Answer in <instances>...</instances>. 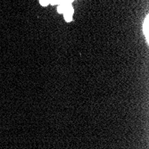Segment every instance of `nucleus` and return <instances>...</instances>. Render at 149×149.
<instances>
[{
  "label": "nucleus",
  "mask_w": 149,
  "mask_h": 149,
  "mask_svg": "<svg viewBox=\"0 0 149 149\" xmlns=\"http://www.w3.org/2000/svg\"><path fill=\"white\" fill-rule=\"evenodd\" d=\"M144 28H145L144 33H145V35H146V40H148V16H146V20H145Z\"/></svg>",
  "instance_id": "obj_4"
},
{
  "label": "nucleus",
  "mask_w": 149,
  "mask_h": 149,
  "mask_svg": "<svg viewBox=\"0 0 149 149\" xmlns=\"http://www.w3.org/2000/svg\"><path fill=\"white\" fill-rule=\"evenodd\" d=\"M70 6H72V5L70 3H66V4H61L58 6V8H57V11L58 13H63L67 9H68Z\"/></svg>",
  "instance_id": "obj_3"
},
{
  "label": "nucleus",
  "mask_w": 149,
  "mask_h": 149,
  "mask_svg": "<svg viewBox=\"0 0 149 149\" xmlns=\"http://www.w3.org/2000/svg\"><path fill=\"white\" fill-rule=\"evenodd\" d=\"M73 0H40V4L42 6H47L48 4L51 5H56V4H66V3H72Z\"/></svg>",
  "instance_id": "obj_1"
},
{
  "label": "nucleus",
  "mask_w": 149,
  "mask_h": 149,
  "mask_svg": "<svg viewBox=\"0 0 149 149\" xmlns=\"http://www.w3.org/2000/svg\"><path fill=\"white\" fill-rule=\"evenodd\" d=\"M63 15H64V19L66 22H71L72 20V15H73V8L72 6H70L68 9H67L64 13H63Z\"/></svg>",
  "instance_id": "obj_2"
}]
</instances>
